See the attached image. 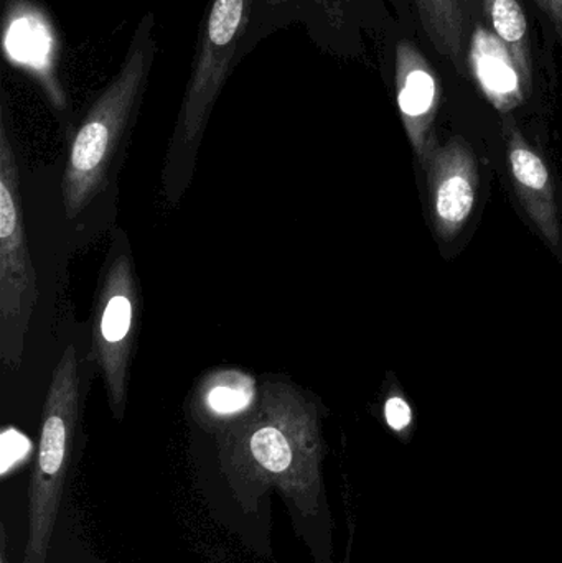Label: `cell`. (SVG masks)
Masks as SVG:
<instances>
[{"label": "cell", "mask_w": 562, "mask_h": 563, "mask_svg": "<svg viewBox=\"0 0 562 563\" xmlns=\"http://www.w3.org/2000/svg\"><path fill=\"white\" fill-rule=\"evenodd\" d=\"M218 450L233 485L279 489L302 515H316L323 445L319 412L302 390L277 380L264 383L257 406L218 432Z\"/></svg>", "instance_id": "cell-1"}, {"label": "cell", "mask_w": 562, "mask_h": 563, "mask_svg": "<svg viewBox=\"0 0 562 563\" xmlns=\"http://www.w3.org/2000/svg\"><path fill=\"white\" fill-rule=\"evenodd\" d=\"M154 13L135 26L118 75L99 92L79 124L62 180L66 217L76 218L108 184L109 168L137 118L157 55Z\"/></svg>", "instance_id": "cell-2"}, {"label": "cell", "mask_w": 562, "mask_h": 563, "mask_svg": "<svg viewBox=\"0 0 562 563\" xmlns=\"http://www.w3.org/2000/svg\"><path fill=\"white\" fill-rule=\"evenodd\" d=\"M79 417L78 360L75 347L68 346L56 364L43 406L38 452L29 489V536L23 563H46Z\"/></svg>", "instance_id": "cell-3"}, {"label": "cell", "mask_w": 562, "mask_h": 563, "mask_svg": "<svg viewBox=\"0 0 562 563\" xmlns=\"http://www.w3.org/2000/svg\"><path fill=\"white\" fill-rule=\"evenodd\" d=\"M254 0H208L185 86L172 155H195L233 69L243 59Z\"/></svg>", "instance_id": "cell-4"}, {"label": "cell", "mask_w": 562, "mask_h": 563, "mask_svg": "<svg viewBox=\"0 0 562 563\" xmlns=\"http://www.w3.org/2000/svg\"><path fill=\"white\" fill-rule=\"evenodd\" d=\"M38 301L20 195L15 151L0 119V361L10 371L22 364L26 334Z\"/></svg>", "instance_id": "cell-5"}, {"label": "cell", "mask_w": 562, "mask_h": 563, "mask_svg": "<svg viewBox=\"0 0 562 563\" xmlns=\"http://www.w3.org/2000/svg\"><path fill=\"white\" fill-rule=\"evenodd\" d=\"M139 323V285L125 251L112 257L99 287L95 310V346L109 406L122 419L128 399L129 366Z\"/></svg>", "instance_id": "cell-6"}, {"label": "cell", "mask_w": 562, "mask_h": 563, "mask_svg": "<svg viewBox=\"0 0 562 563\" xmlns=\"http://www.w3.org/2000/svg\"><path fill=\"white\" fill-rule=\"evenodd\" d=\"M362 0H254L244 55L276 30L300 22L310 36L329 49L349 52L350 26Z\"/></svg>", "instance_id": "cell-7"}, {"label": "cell", "mask_w": 562, "mask_h": 563, "mask_svg": "<svg viewBox=\"0 0 562 563\" xmlns=\"http://www.w3.org/2000/svg\"><path fill=\"white\" fill-rule=\"evenodd\" d=\"M53 29L29 0H5L3 52L15 66L35 76L49 101L62 109L65 96L52 71Z\"/></svg>", "instance_id": "cell-8"}, {"label": "cell", "mask_w": 562, "mask_h": 563, "mask_svg": "<svg viewBox=\"0 0 562 563\" xmlns=\"http://www.w3.org/2000/svg\"><path fill=\"white\" fill-rule=\"evenodd\" d=\"M469 73L477 79L482 91L498 109L514 108L524 101V76L510 49L488 26L484 13H478L472 26L467 52Z\"/></svg>", "instance_id": "cell-9"}, {"label": "cell", "mask_w": 562, "mask_h": 563, "mask_svg": "<svg viewBox=\"0 0 562 563\" xmlns=\"http://www.w3.org/2000/svg\"><path fill=\"white\" fill-rule=\"evenodd\" d=\"M260 400L256 379L240 369L208 374L195 390V417L205 426L224 427L246 417Z\"/></svg>", "instance_id": "cell-10"}, {"label": "cell", "mask_w": 562, "mask_h": 563, "mask_svg": "<svg viewBox=\"0 0 562 563\" xmlns=\"http://www.w3.org/2000/svg\"><path fill=\"white\" fill-rule=\"evenodd\" d=\"M422 29L439 55L461 75L469 73L467 52L474 19L482 13L477 0H415Z\"/></svg>", "instance_id": "cell-11"}, {"label": "cell", "mask_w": 562, "mask_h": 563, "mask_svg": "<svg viewBox=\"0 0 562 563\" xmlns=\"http://www.w3.org/2000/svg\"><path fill=\"white\" fill-rule=\"evenodd\" d=\"M396 91L399 109L416 141L425 132V122L431 119L439 91L431 65L409 42H399L396 48Z\"/></svg>", "instance_id": "cell-12"}, {"label": "cell", "mask_w": 562, "mask_h": 563, "mask_svg": "<svg viewBox=\"0 0 562 563\" xmlns=\"http://www.w3.org/2000/svg\"><path fill=\"white\" fill-rule=\"evenodd\" d=\"M488 26L510 49L524 76L527 92L533 89L537 59L524 0H477Z\"/></svg>", "instance_id": "cell-13"}, {"label": "cell", "mask_w": 562, "mask_h": 563, "mask_svg": "<svg viewBox=\"0 0 562 563\" xmlns=\"http://www.w3.org/2000/svg\"><path fill=\"white\" fill-rule=\"evenodd\" d=\"M459 170L461 168L458 167V172L444 175L436 190V211L445 230L461 227L474 207L475 191L471 178Z\"/></svg>", "instance_id": "cell-14"}, {"label": "cell", "mask_w": 562, "mask_h": 563, "mask_svg": "<svg viewBox=\"0 0 562 563\" xmlns=\"http://www.w3.org/2000/svg\"><path fill=\"white\" fill-rule=\"evenodd\" d=\"M510 161L515 177L525 188H530L531 191H547L550 175L543 161L518 137L511 142Z\"/></svg>", "instance_id": "cell-15"}, {"label": "cell", "mask_w": 562, "mask_h": 563, "mask_svg": "<svg viewBox=\"0 0 562 563\" xmlns=\"http://www.w3.org/2000/svg\"><path fill=\"white\" fill-rule=\"evenodd\" d=\"M385 416L389 427L398 430V432L405 430L409 422H411V409H409L406 400L399 399V397L388 399L385 406Z\"/></svg>", "instance_id": "cell-16"}, {"label": "cell", "mask_w": 562, "mask_h": 563, "mask_svg": "<svg viewBox=\"0 0 562 563\" xmlns=\"http://www.w3.org/2000/svg\"><path fill=\"white\" fill-rule=\"evenodd\" d=\"M553 23L554 32L562 40V0H535Z\"/></svg>", "instance_id": "cell-17"}, {"label": "cell", "mask_w": 562, "mask_h": 563, "mask_svg": "<svg viewBox=\"0 0 562 563\" xmlns=\"http://www.w3.org/2000/svg\"><path fill=\"white\" fill-rule=\"evenodd\" d=\"M0 563H9L5 558V545H3V534H2V559H0Z\"/></svg>", "instance_id": "cell-18"}]
</instances>
